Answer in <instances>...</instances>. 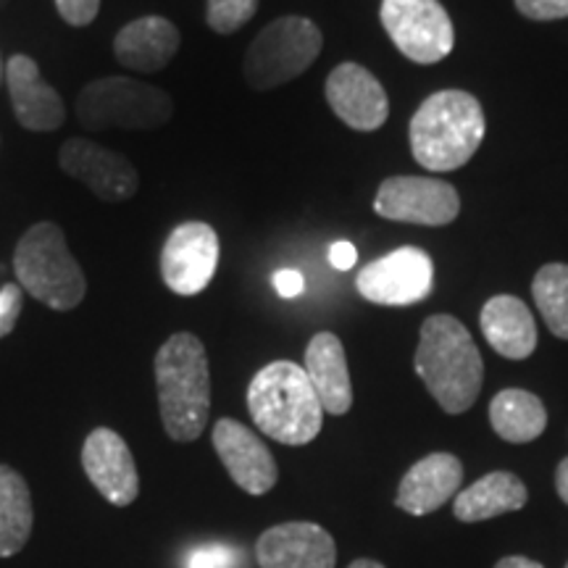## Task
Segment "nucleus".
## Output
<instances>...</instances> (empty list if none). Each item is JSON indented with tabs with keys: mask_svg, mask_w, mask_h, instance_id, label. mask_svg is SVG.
I'll use <instances>...</instances> for the list:
<instances>
[{
	"mask_svg": "<svg viewBox=\"0 0 568 568\" xmlns=\"http://www.w3.org/2000/svg\"><path fill=\"white\" fill-rule=\"evenodd\" d=\"M382 27L414 63H437L450 55L456 30L439 0H382Z\"/></svg>",
	"mask_w": 568,
	"mask_h": 568,
	"instance_id": "obj_8",
	"label": "nucleus"
},
{
	"mask_svg": "<svg viewBox=\"0 0 568 568\" xmlns=\"http://www.w3.org/2000/svg\"><path fill=\"white\" fill-rule=\"evenodd\" d=\"M326 103L337 119L355 132H374L385 126L389 116V101L382 82L361 63H339L326 77Z\"/></svg>",
	"mask_w": 568,
	"mask_h": 568,
	"instance_id": "obj_13",
	"label": "nucleus"
},
{
	"mask_svg": "<svg viewBox=\"0 0 568 568\" xmlns=\"http://www.w3.org/2000/svg\"><path fill=\"white\" fill-rule=\"evenodd\" d=\"M234 564H237V552L222 545L201 548L187 558V568H232Z\"/></svg>",
	"mask_w": 568,
	"mask_h": 568,
	"instance_id": "obj_30",
	"label": "nucleus"
},
{
	"mask_svg": "<svg viewBox=\"0 0 568 568\" xmlns=\"http://www.w3.org/2000/svg\"><path fill=\"white\" fill-rule=\"evenodd\" d=\"M529 493L527 485L510 471H493L487 477L474 481L471 487H466L464 493L456 495L453 503V514L458 521L464 524H477L487 521V518L514 514L527 506Z\"/></svg>",
	"mask_w": 568,
	"mask_h": 568,
	"instance_id": "obj_22",
	"label": "nucleus"
},
{
	"mask_svg": "<svg viewBox=\"0 0 568 568\" xmlns=\"http://www.w3.org/2000/svg\"><path fill=\"white\" fill-rule=\"evenodd\" d=\"M435 284V264L418 247L397 251L372 261L355 276L361 297L376 305H414L429 297Z\"/></svg>",
	"mask_w": 568,
	"mask_h": 568,
	"instance_id": "obj_10",
	"label": "nucleus"
},
{
	"mask_svg": "<svg viewBox=\"0 0 568 568\" xmlns=\"http://www.w3.org/2000/svg\"><path fill=\"white\" fill-rule=\"evenodd\" d=\"M274 287L282 297H297L303 293L305 280L301 272H295V268H280V272L274 274Z\"/></svg>",
	"mask_w": 568,
	"mask_h": 568,
	"instance_id": "obj_31",
	"label": "nucleus"
},
{
	"mask_svg": "<svg viewBox=\"0 0 568 568\" xmlns=\"http://www.w3.org/2000/svg\"><path fill=\"white\" fill-rule=\"evenodd\" d=\"M213 447L234 485L247 495H266L280 479L276 460L264 439L234 418H222L213 426Z\"/></svg>",
	"mask_w": 568,
	"mask_h": 568,
	"instance_id": "obj_16",
	"label": "nucleus"
},
{
	"mask_svg": "<svg viewBox=\"0 0 568 568\" xmlns=\"http://www.w3.org/2000/svg\"><path fill=\"white\" fill-rule=\"evenodd\" d=\"M374 211L400 224L445 226L460 213V197L453 184L432 176H389L376 193Z\"/></svg>",
	"mask_w": 568,
	"mask_h": 568,
	"instance_id": "obj_9",
	"label": "nucleus"
},
{
	"mask_svg": "<svg viewBox=\"0 0 568 568\" xmlns=\"http://www.w3.org/2000/svg\"><path fill=\"white\" fill-rule=\"evenodd\" d=\"M258 11V0H209L205 6V21L216 34H232Z\"/></svg>",
	"mask_w": 568,
	"mask_h": 568,
	"instance_id": "obj_26",
	"label": "nucleus"
},
{
	"mask_svg": "<svg viewBox=\"0 0 568 568\" xmlns=\"http://www.w3.org/2000/svg\"><path fill=\"white\" fill-rule=\"evenodd\" d=\"M59 166L77 182H82L98 201L124 203L138 193L140 176L130 159L98 145L92 140L71 138L61 145Z\"/></svg>",
	"mask_w": 568,
	"mask_h": 568,
	"instance_id": "obj_12",
	"label": "nucleus"
},
{
	"mask_svg": "<svg viewBox=\"0 0 568 568\" xmlns=\"http://www.w3.org/2000/svg\"><path fill=\"white\" fill-rule=\"evenodd\" d=\"M322 30L305 17H282L255 34L247 48L243 74L253 90H274L295 80L322 53Z\"/></svg>",
	"mask_w": 568,
	"mask_h": 568,
	"instance_id": "obj_7",
	"label": "nucleus"
},
{
	"mask_svg": "<svg viewBox=\"0 0 568 568\" xmlns=\"http://www.w3.org/2000/svg\"><path fill=\"white\" fill-rule=\"evenodd\" d=\"M174 101L169 92L132 77H103L77 98V116L84 130H159L169 124Z\"/></svg>",
	"mask_w": 568,
	"mask_h": 568,
	"instance_id": "obj_6",
	"label": "nucleus"
},
{
	"mask_svg": "<svg viewBox=\"0 0 568 568\" xmlns=\"http://www.w3.org/2000/svg\"><path fill=\"white\" fill-rule=\"evenodd\" d=\"M464 464L453 453H432L416 460L397 487V508L410 516L435 514L458 495Z\"/></svg>",
	"mask_w": 568,
	"mask_h": 568,
	"instance_id": "obj_18",
	"label": "nucleus"
},
{
	"mask_svg": "<svg viewBox=\"0 0 568 568\" xmlns=\"http://www.w3.org/2000/svg\"><path fill=\"white\" fill-rule=\"evenodd\" d=\"M247 410L266 437L282 445H308L324 424V408L303 366L274 361L253 376Z\"/></svg>",
	"mask_w": 568,
	"mask_h": 568,
	"instance_id": "obj_4",
	"label": "nucleus"
},
{
	"mask_svg": "<svg viewBox=\"0 0 568 568\" xmlns=\"http://www.w3.org/2000/svg\"><path fill=\"white\" fill-rule=\"evenodd\" d=\"M261 568H335V537L314 521H287L266 529L255 542Z\"/></svg>",
	"mask_w": 568,
	"mask_h": 568,
	"instance_id": "obj_15",
	"label": "nucleus"
},
{
	"mask_svg": "<svg viewBox=\"0 0 568 568\" xmlns=\"http://www.w3.org/2000/svg\"><path fill=\"white\" fill-rule=\"evenodd\" d=\"M219 266V237L205 222H184L161 251V280L176 295H197Z\"/></svg>",
	"mask_w": 568,
	"mask_h": 568,
	"instance_id": "obj_11",
	"label": "nucleus"
},
{
	"mask_svg": "<svg viewBox=\"0 0 568 568\" xmlns=\"http://www.w3.org/2000/svg\"><path fill=\"white\" fill-rule=\"evenodd\" d=\"M303 368L316 389L324 414L345 416L353 406V385L343 339L332 332H318L305 347Z\"/></svg>",
	"mask_w": 568,
	"mask_h": 568,
	"instance_id": "obj_20",
	"label": "nucleus"
},
{
	"mask_svg": "<svg viewBox=\"0 0 568 568\" xmlns=\"http://www.w3.org/2000/svg\"><path fill=\"white\" fill-rule=\"evenodd\" d=\"M155 385L166 435L174 443H195L211 410L209 355L201 339L176 332L155 353Z\"/></svg>",
	"mask_w": 568,
	"mask_h": 568,
	"instance_id": "obj_2",
	"label": "nucleus"
},
{
	"mask_svg": "<svg viewBox=\"0 0 568 568\" xmlns=\"http://www.w3.org/2000/svg\"><path fill=\"white\" fill-rule=\"evenodd\" d=\"M11 109L17 122L30 132H53L67 119L61 95L42 80L38 63L30 55L17 53L6 67Z\"/></svg>",
	"mask_w": 568,
	"mask_h": 568,
	"instance_id": "obj_17",
	"label": "nucleus"
},
{
	"mask_svg": "<svg viewBox=\"0 0 568 568\" xmlns=\"http://www.w3.org/2000/svg\"><path fill=\"white\" fill-rule=\"evenodd\" d=\"M489 424L495 435L506 443H531L548 426V410L535 393L527 389H503L489 403Z\"/></svg>",
	"mask_w": 568,
	"mask_h": 568,
	"instance_id": "obj_23",
	"label": "nucleus"
},
{
	"mask_svg": "<svg viewBox=\"0 0 568 568\" xmlns=\"http://www.w3.org/2000/svg\"><path fill=\"white\" fill-rule=\"evenodd\" d=\"M19 287L53 311L77 308L88 295V280L74 258L61 226L40 222L27 230L13 251Z\"/></svg>",
	"mask_w": 568,
	"mask_h": 568,
	"instance_id": "obj_5",
	"label": "nucleus"
},
{
	"mask_svg": "<svg viewBox=\"0 0 568 568\" xmlns=\"http://www.w3.org/2000/svg\"><path fill=\"white\" fill-rule=\"evenodd\" d=\"M566 568H568V564H566Z\"/></svg>",
	"mask_w": 568,
	"mask_h": 568,
	"instance_id": "obj_37",
	"label": "nucleus"
},
{
	"mask_svg": "<svg viewBox=\"0 0 568 568\" xmlns=\"http://www.w3.org/2000/svg\"><path fill=\"white\" fill-rule=\"evenodd\" d=\"M481 332L489 347L503 358L524 361L537 347V324L527 303L516 295H495L481 308Z\"/></svg>",
	"mask_w": 568,
	"mask_h": 568,
	"instance_id": "obj_21",
	"label": "nucleus"
},
{
	"mask_svg": "<svg viewBox=\"0 0 568 568\" xmlns=\"http://www.w3.org/2000/svg\"><path fill=\"white\" fill-rule=\"evenodd\" d=\"M21 297L24 290L19 284H3L0 287V339L9 337L21 316Z\"/></svg>",
	"mask_w": 568,
	"mask_h": 568,
	"instance_id": "obj_27",
	"label": "nucleus"
},
{
	"mask_svg": "<svg viewBox=\"0 0 568 568\" xmlns=\"http://www.w3.org/2000/svg\"><path fill=\"white\" fill-rule=\"evenodd\" d=\"M182 34L169 19L142 17L124 27L113 40V55L124 69L153 74L166 69L180 51Z\"/></svg>",
	"mask_w": 568,
	"mask_h": 568,
	"instance_id": "obj_19",
	"label": "nucleus"
},
{
	"mask_svg": "<svg viewBox=\"0 0 568 568\" xmlns=\"http://www.w3.org/2000/svg\"><path fill=\"white\" fill-rule=\"evenodd\" d=\"M34 510L24 477L0 464V558L21 552L32 535Z\"/></svg>",
	"mask_w": 568,
	"mask_h": 568,
	"instance_id": "obj_24",
	"label": "nucleus"
},
{
	"mask_svg": "<svg viewBox=\"0 0 568 568\" xmlns=\"http://www.w3.org/2000/svg\"><path fill=\"white\" fill-rule=\"evenodd\" d=\"M495 568H545V566L537 564V560H531V558H524V556H508V558L497 560Z\"/></svg>",
	"mask_w": 568,
	"mask_h": 568,
	"instance_id": "obj_33",
	"label": "nucleus"
},
{
	"mask_svg": "<svg viewBox=\"0 0 568 568\" xmlns=\"http://www.w3.org/2000/svg\"><path fill=\"white\" fill-rule=\"evenodd\" d=\"M347 568H385L379 564V560H372V558H358V560H353L351 566Z\"/></svg>",
	"mask_w": 568,
	"mask_h": 568,
	"instance_id": "obj_35",
	"label": "nucleus"
},
{
	"mask_svg": "<svg viewBox=\"0 0 568 568\" xmlns=\"http://www.w3.org/2000/svg\"><path fill=\"white\" fill-rule=\"evenodd\" d=\"M556 489L560 495V500L568 506V458H564L558 464V471H556Z\"/></svg>",
	"mask_w": 568,
	"mask_h": 568,
	"instance_id": "obj_34",
	"label": "nucleus"
},
{
	"mask_svg": "<svg viewBox=\"0 0 568 568\" xmlns=\"http://www.w3.org/2000/svg\"><path fill=\"white\" fill-rule=\"evenodd\" d=\"M416 374L445 414H466L485 382L479 347L456 316H429L418 332Z\"/></svg>",
	"mask_w": 568,
	"mask_h": 568,
	"instance_id": "obj_1",
	"label": "nucleus"
},
{
	"mask_svg": "<svg viewBox=\"0 0 568 568\" xmlns=\"http://www.w3.org/2000/svg\"><path fill=\"white\" fill-rule=\"evenodd\" d=\"M329 261L332 266L339 268V272H347V268L355 266L358 261V251L351 243H335L329 247Z\"/></svg>",
	"mask_w": 568,
	"mask_h": 568,
	"instance_id": "obj_32",
	"label": "nucleus"
},
{
	"mask_svg": "<svg viewBox=\"0 0 568 568\" xmlns=\"http://www.w3.org/2000/svg\"><path fill=\"white\" fill-rule=\"evenodd\" d=\"M0 80H3V69H0Z\"/></svg>",
	"mask_w": 568,
	"mask_h": 568,
	"instance_id": "obj_36",
	"label": "nucleus"
},
{
	"mask_svg": "<svg viewBox=\"0 0 568 568\" xmlns=\"http://www.w3.org/2000/svg\"><path fill=\"white\" fill-rule=\"evenodd\" d=\"M61 19L71 27H88L101 11V0H55Z\"/></svg>",
	"mask_w": 568,
	"mask_h": 568,
	"instance_id": "obj_29",
	"label": "nucleus"
},
{
	"mask_svg": "<svg viewBox=\"0 0 568 568\" xmlns=\"http://www.w3.org/2000/svg\"><path fill=\"white\" fill-rule=\"evenodd\" d=\"M531 295L552 335L568 339V266L548 264L535 274Z\"/></svg>",
	"mask_w": 568,
	"mask_h": 568,
	"instance_id": "obj_25",
	"label": "nucleus"
},
{
	"mask_svg": "<svg viewBox=\"0 0 568 568\" xmlns=\"http://www.w3.org/2000/svg\"><path fill=\"white\" fill-rule=\"evenodd\" d=\"M485 111L471 92L443 90L429 95L410 119V151L429 172L466 166L485 140Z\"/></svg>",
	"mask_w": 568,
	"mask_h": 568,
	"instance_id": "obj_3",
	"label": "nucleus"
},
{
	"mask_svg": "<svg viewBox=\"0 0 568 568\" xmlns=\"http://www.w3.org/2000/svg\"><path fill=\"white\" fill-rule=\"evenodd\" d=\"M516 9L531 21L568 19V0H516Z\"/></svg>",
	"mask_w": 568,
	"mask_h": 568,
	"instance_id": "obj_28",
	"label": "nucleus"
},
{
	"mask_svg": "<svg viewBox=\"0 0 568 568\" xmlns=\"http://www.w3.org/2000/svg\"><path fill=\"white\" fill-rule=\"evenodd\" d=\"M82 466L92 487L101 493L111 506L126 508L140 495V474L134 466L130 445L113 429H92L82 447Z\"/></svg>",
	"mask_w": 568,
	"mask_h": 568,
	"instance_id": "obj_14",
	"label": "nucleus"
}]
</instances>
